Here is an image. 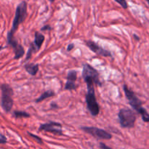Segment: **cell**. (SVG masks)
I'll use <instances>...</instances> for the list:
<instances>
[{
    "mask_svg": "<svg viewBox=\"0 0 149 149\" xmlns=\"http://www.w3.org/2000/svg\"><path fill=\"white\" fill-rule=\"evenodd\" d=\"M123 90L125 92V96L132 109H135L139 114L141 115V117H142L143 122H149V113L146 109L143 107L142 102L141 101V100L135 95V94L132 90L128 88L126 84L123 86Z\"/></svg>",
    "mask_w": 149,
    "mask_h": 149,
    "instance_id": "obj_1",
    "label": "cell"
},
{
    "mask_svg": "<svg viewBox=\"0 0 149 149\" xmlns=\"http://www.w3.org/2000/svg\"><path fill=\"white\" fill-rule=\"evenodd\" d=\"M87 93L86 95V103H87V108L89 111L93 116H97L100 112V106L97 102L95 93L94 83L87 82Z\"/></svg>",
    "mask_w": 149,
    "mask_h": 149,
    "instance_id": "obj_2",
    "label": "cell"
},
{
    "mask_svg": "<svg viewBox=\"0 0 149 149\" xmlns=\"http://www.w3.org/2000/svg\"><path fill=\"white\" fill-rule=\"evenodd\" d=\"M1 106L6 113H9L13 106V90L9 84H3L1 86Z\"/></svg>",
    "mask_w": 149,
    "mask_h": 149,
    "instance_id": "obj_3",
    "label": "cell"
},
{
    "mask_svg": "<svg viewBox=\"0 0 149 149\" xmlns=\"http://www.w3.org/2000/svg\"><path fill=\"white\" fill-rule=\"evenodd\" d=\"M119 123L122 128H132L136 121V114L132 109H121L118 114Z\"/></svg>",
    "mask_w": 149,
    "mask_h": 149,
    "instance_id": "obj_4",
    "label": "cell"
},
{
    "mask_svg": "<svg viewBox=\"0 0 149 149\" xmlns=\"http://www.w3.org/2000/svg\"><path fill=\"white\" fill-rule=\"evenodd\" d=\"M27 16V3L25 1H21L16 7L15 15L13 22L12 29L10 31L13 34L17 30L20 23H23Z\"/></svg>",
    "mask_w": 149,
    "mask_h": 149,
    "instance_id": "obj_5",
    "label": "cell"
},
{
    "mask_svg": "<svg viewBox=\"0 0 149 149\" xmlns=\"http://www.w3.org/2000/svg\"><path fill=\"white\" fill-rule=\"evenodd\" d=\"M82 77L86 83L93 82L96 85L101 86L102 84L99 79V73L90 64L84 63L83 65Z\"/></svg>",
    "mask_w": 149,
    "mask_h": 149,
    "instance_id": "obj_6",
    "label": "cell"
},
{
    "mask_svg": "<svg viewBox=\"0 0 149 149\" xmlns=\"http://www.w3.org/2000/svg\"><path fill=\"white\" fill-rule=\"evenodd\" d=\"M81 129L97 140H111L112 135L106 130L95 127H81Z\"/></svg>",
    "mask_w": 149,
    "mask_h": 149,
    "instance_id": "obj_7",
    "label": "cell"
},
{
    "mask_svg": "<svg viewBox=\"0 0 149 149\" xmlns=\"http://www.w3.org/2000/svg\"><path fill=\"white\" fill-rule=\"evenodd\" d=\"M13 35L14 34H13L10 31L8 32V33H7V44L9 45H10L13 47V50H14V59H20V58H22L23 56V55L25 53L24 48L15 39Z\"/></svg>",
    "mask_w": 149,
    "mask_h": 149,
    "instance_id": "obj_8",
    "label": "cell"
},
{
    "mask_svg": "<svg viewBox=\"0 0 149 149\" xmlns=\"http://www.w3.org/2000/svg\"><path fill=\"white\" fill-rule=\"evenodd\" d=\"M39 131H45V132H51L57 135H63L62 130V125L61 123L55 122H49L48 123L41 125L39 128Z\"/></svg>",
    "mask_w": 149,
    "mask_h": 149,
    "instance_id": "obj_9",
    "label": "cell"
},
{
    "mask_svg": "<svg viewBox=\"0 0 149 149\" xmlns=\"http://www.w3.org/2000/svg\"><path fill=\"white\" fill-rule=\"evenodd\" d=\"M86 45H87L93 52L97 54V55H101V56L103 57H111V53L109 51L103 49V47L99 46L97 44H96L95 42H93V41L88 40L86 42Z\"/></svg>",
    "mask_w": 149,
    "mask_h": 149,
    "instance_id": "obj_10",
    "label": "cell"
},
{
    "mask_svg": "<svg viewBox=\"0 0 149 149\" xmlns=\"http://www.w3.org/2000/svg\"><path fill=\"white\" fill-rule=\"evenodd\" d=\"M77 79V72L75 70H71L68 73L67 76V81L65 83L64 90H74L77 88L76 81Z\"/></svg>",
    "mask_w": 149,
    "mask_h": 149,
    "instance_id": "obj_11",
    "label": "cell"
},
{
    "mask_svg": "<svg viewBox=\"0 0 149 149\" xmlns=\"http://www.w3.org/2000/svg\"><path fill=\"white\" fill-rule=\"evenodd\" d=\"M26 71L31 76H35L39 71V64L37 63H27L24 65Z\"/></svg>",
    "mask_w": 149,
    "mask_h": 149,
    "instance_id": "obj_12",
    "label": "cell"
},
{
    "mask_svg": "<svg viewBox=\"0 0 149 149\" xmlns=\"http://www.w3.org/2000/svg\"><path fill=\"white\" fill-rule=\"evenodd\" d=\"M34 36L35 39L33 43L35 44V45L38 48V49H39L41 48V47H42L44 41H45V36L43 34H42V33H39V32H36Z\"/></svg>",
    "mask_w": 149,
    "mask_h": 149,
    "instance_id": "obj_13",
    "label": "cell"
},
{
    "mask_svg": "<svg viewBox=\"0 0 149 149\" xmlns=\"http://www.w3.org/2000/svg\"><path fill=\"white\" fill-rule=\"evenodd\" d=\"M54 95H55V93H54L53 91H52V90H47V91L44 92L38 98H36V100H35V102H36V103H40V102L43 101L45 99L48 98V97H52V96Z\"/></svg>",
    "mask_w": 149,
    "mask_h": 149,
    "instance_id": "obj_14",
    "label": "cell"
},
{
    "mask_svg": "<svg viewBox=\"0 0 149 149\" xmlns=\"http://www.w3.org/2000/svg\"><path fill=\"white\" fill-rule=\"evenodd\" d=\"M38 50H39V49H38V48L36 47V46L35 45L34 43L31 44L30 47H29V50H28L27 55H26V61H28L29 59H30L31 57V55H32V54H33V52H37Z\"/></svg>",
    "mask_w": 149,
    "mask_h": 149,
    "instance_id": "obj_15",
    "label": "cell"
},
{
    "mask_svg": "<svg viewBox=\"0 0 149 149\" xmlns=\"http://www.w3.org/2000/svg\"><path fill=\"white\" fill-rule=\"evenodd\" d=\"M13 115L15 116L16 118H27L30 117V114L28 113H26V111H15L13 113Z\"/></svg>",
    "mask_w": 149,
    "mask_h": 149,
    "instance_id": "obj_16",
    "label": "cell"
},
{
    "mask_svg": "<svg viewBox=\"0 0 149 149\" xmlns=\"http://www.w3.org/2000/svg\"><path fill=\"white\" fill-rule=\"evenodd\" d=\"M28 134H29V135H30L31 138H33V139L36 140V141L38 143L43 144V141H42V139L40 138V137L37 136V135H33V134L31 133V132H28Z\"/></svg>",
    "mask_w": 149,
    "mask_h": 149,
    "instance_id": "obj_17",
    "label": "cell"
},
{
    "mask_svg": "<svg viewBox=\"0 0 149 149\" xmlns=\"http://www.w3.org/2000/svg\"><path fill=\"white\" fill-rule=\"evenodd\" d=\"M114 1H116V2L119 3V4H120L124 9H125V10L128 8V4L126 0H114Z\"/></svg>",
    "mask_w": 149,
    "mask_h": 149,
    "instance_id": "obj_18",
    "label": "cell"
},
{
    "mask_svg": "<svg viewBox=\"0 0 149 149\" xmlns=\"http://www.w3.org/2000/svg\"><path fill=\"white\" fill-rule=\"evenodd\" d=\"M7 142V139L3 134L0 135V143L1 144H5Z\"/></svg>",
    "mask_w": 149,
    "mask_h": 149,
    "instance_id": "obj_19",
    "label": "cell"
},
{
    "mask_svg": "<svg viewBox=\"0 0 149 149\" xmlns=\"http://www.w3.org/2000/svg\"><path fill=\"white\" fill-rule=\"evenodd\" d=\"M99 147H100V149H112L109 146H108L107 145L103 143H100V144H99Z\"/></svg>",
    "mask_w": 149,
    "mask_h": 149,
    "instance_id": "obj_20",
    "label": "cell"
},
{
    "mask_svg": "<svg viewBox=\"0 0 149 149\" xmlns=\"http://www.w3.org/2000/svg\"><path fill=\"white\" fill-rule=\"evenodd\" d=\"M51 29H52V28H51L49 26H43L42 29H41V30H42V31H47V30H51Z\"/></svg>",
    "mask_w": 149,
    "mask_h": 149,
    "instance_id": "obj_21",
    "label": "cell"
},
{
    "mask_svg": "<svg viewBox=\"0 0 149 149\" xmlns=\"http://www.w3.org/2000/svg\"><path fill=\"white\" fill-rule=\"evenodd\" d=\"M74 44H70V45L68 46V47H67V51L72 50V49H74Z\"/></svg>",
    "mask_w": 149,
    "mask_h": 149,
    "instance_id": "obj_22",
    "label": "cell"
},
{
    "mask_svg": "<svg viewBox=\"0 0 149 149\" xmlns=\"http://www.w3.org/2000/svg\"><path fill=\"white\" fill-rule=\"evenodd\" d=\"M50 106L52 108V109H58V106L55 103H51Z\"/></svg>",
    "mask_w": 149,
    "mask_h": 149,
    "instance_id": "obj_23",
    "label": "cell"
},
{
    "mask_svg": "<svg viewBox=\"0 0 149 149\" xmlns=\"http://www.w3.org/2000/svg\"><path fill=\"white\" fill-rule=\"evenodd\" d=\"M134 37H135L136 38V40H139V37H138V36H137L136 35H134Z\"/></svg>",
    "mask_w": 149,
    "mask_h": 149,
    "instance_id": "obj_24",
    "label": "cell"
},
{
    "mask_svg": "<svg viewBox=\"0 0 149 149\" xmlns=\"http://www.w3.org/2000/svg\"><path fill=\"white\" fill-rule=\"evenodd\" d=\"M49 1H50V2H53L54 1H55V0H49Z\"/></svg>",
    "mask_w": 149,
    "mask_h": 149,
    "instance_id": "obj_25",
    "label": "cell"
},
{
    "mask_svg": "<svg viewBox=\"0 0 149 149\" xmlns=\"http://www.w3.org/2000/svg\"><path fill=\"white\" fill-rule=\"evenodd\" d=\"M147 1V2H148V6H149V0H146Z\"/></svg>",
    "mask_w": 149,
    "mask_h": 149,
    "instance_id": "obj_26",
    "label": "cell"
}]
</instances>
